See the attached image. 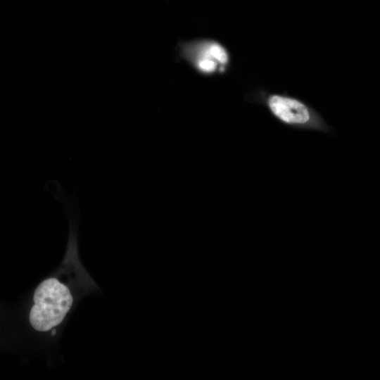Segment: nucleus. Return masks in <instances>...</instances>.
Returning <instances> with one entry per match:
<instances>
[{"mask_svg":"<svg viewBox=\"0 0 380 380\" xmlns=\"http://www.w3.org/2000/svg\"><path fill=\"white\" fill-rule=\"evenodd\" d=\"M261 99L270 114L287 127L331 132L322 117L300 99L279 94H270Z\"/></svg>","mask_w":380,"mask_h":380,"instance_id":"obj_2","label":"nucleus"},{"mask_svg":"<svg viewBox=\"0 0 380 380\" xmlns=\"http://www.w3.org/2000/svg\"><path fill=\"white\" fill-rule=\"evenodd\" d=\"M30 322L39 331H47L63 320L73 298L69 289L56 278H49L35 289Z\"/></svg>","mask_w":380,"mask_h":380,"instance_id":"obj_1","label":"nucleus"},{"mask_svg":"<svg viewBox=\"0 0 380 380\" xmlns=\"http://www.w3.org/2000/svg\"><path fill=\"white\" fill-rule=\"evenodd\" d=\"M179 56L204 76L223 73L229 64L227 49L211 39H196L178 44Z\"/></svg>","mask_w":380,"mask_h":380,"instance_id":"obj_3","label":"nucleus"},{"mask_svg":"<svg viewBox=\"0 0 380 380\" xmlns=\"http://www.w3.org/2000/svg\"><path fill=\"white\" fill-rule=\"evenodd\" d=\"M55 334H56V329H53V330L52 331L51 335H54Z\"/></svg>","mask_w":380,"mask_h":380,"instance_id":"obj_4","label":"nucleus"}]
</instances>
